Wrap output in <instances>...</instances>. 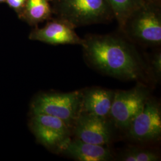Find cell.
I'll return each mask as SVG.
<instances>
[{
  "instance_id": "2e32d148",
  "label": "cell",
  "mask_w": 161,
  "mask_h": 161,
  "mask_svg": "<svg viewBox=\"0 0 161 161\" xmlns=\"http://www.w3.org/2000/svg\"><path fill=\"white\" fill-rule=\"evenodd\" d=\"M8 6L17 13L19 16L23 10L26 0H6Z\"/></svg>"
},
{
  "instance_id": "52a82bcc",
  "label": "cell",
  "mask_w": 161,
  "mask_h": 161,
  "mask_svg": "<svg viewBox=\"0 0 161 161\" xmlns=\"http://www.w3.org/2000/svg\"><path fill=\"white\" fill-rule=\"evenodd\" d=\"M128 136L135 142L158 140L161 135V109L159 103L153 98L147 99L143 109L128 128Z\"/></svg>"
},
{
  "instance_id": "9a60e30c",
  "label": "cell",
  "mask_w": 161,
  "mask_h": 161,
  "mask_svg": "<svg viewBox=\"0 0 161 161\" xmlns=\"http://www.w3.org/2000/svg\"><path fill=\"white\" fill-rule=\"evenodd\" d=\"M150 70L152 73L155 75L158 78H160L161 75V53L155 54L151 60Z\"/></svg>"
},
{
  "instance_id": "6da1fadb",
  "label": "cell",
  "mask_w": 161,
  "mask_h": 161,
  "mask_svg": "<svg viewBox=\"0 0 161 161\" xmlns=\"http://www.w3.org/2000/svg\"><path fill=\"white\" fill-rule=\"evenodd\" d=\"M84 39L86 64L109 76L124 80L148 81L152 71L134 45L115 34L88 35Z\"/></svg>"
},
{
  "instance_id": "277c9868",
  "label": "cell",
  "mask_w": 161,
  "mask_h": 161,
  "mask_svg": "<svg viewBox=\"0 0 161 161\" xmlns=\"http://www.w3.org/2000/svg\"><path fill=\"white\" fill-rule=\"evenodd\" d=\"M82 90L68 92L41 93L31 105L32 114L51 115L64 121L72 130L81 112Z\"/></svg>"
},
{
  "instance_id": "4fadbf2b",
  "label": "cell",
  "mask_w": 161,
  "mask_h": 161,
  "mask_svg": "<svg viewBox=\"0 0 161 161\" xmlns=\"http://www.w3.org/2000/svg\"><path fill=\"white\" fill-rule=\"evenodd\" d=\"M110 6L119 29L130 15L142 6L145 0H107Z\"/></svg>"
},
{
  "instance_id": "5b68a950",
  "label": "cell",
  "mask_w": 161,
  "mask_h": 161,
  "mask_svg": "<svg viewBox=\"0 0 161 161\" xmlns=\"http://www.w3.org/2000/svg\"><path fill=\"white\" fill-rule=\"evenodd\" d=\"M149 90L143 84L129 90L115 92L109 117L115 127L127 130L149 98Z\"/></svg>"
},
{
  "instance_id": "7c38bea8",
  "label": "cell",
  "mask_w": 161,
  "mask_h": 161,
  "mask_svg": "<svg viewBox=\"0 0 161 161\" xmlns=\"http://www.w3.org/2000/svg\"><path fill=\"white\" fill-rule=\"evenodd\" d=\"M52 15L50 0H26L18 17L31 26H37L38 24L52 19Z\"/></svg>"
},
{
  "instance_id": "8fae6325",
  "label": "cell",
  "mask_w": 161,
  "mask_h": 161,
  "mask_svg": "<svg viewBox=\"0 0 161 161\" xmlns=\"http://www.w3.org/2000/svg\"><path fill=\"white\" fill-rule=\"evenodd\" d=\"M58 153L80 161H108L113 159L110 150L104 146L88 143L76 138H70Z\"/></svg>"
},
{
  "instance_id": "8992f818",
  "label": "cell",
  "mask_w": 161,
  "mask_h": 161,
  "mask_svg": "<svg viewBox=\"0 0 161 161\" xmlns=\"http://www.w3.org/2000/svg\"><path fill=\"white\" fill-rule=\"evenodd\" d=\"M29 127L37 141L58 153L70 138L72 129L62 119L45 114H32Z\"/></svg>"
},
{
  "instance_id": "5bb4252c",
  "label": "cell",
  "mask_w": 161,
  "mask_h": 161,
  "mask_svg": "<svg viewBox=\"0 0 161 161\" xmlns=\"http://www.w3.org/2000/svg\"><path fill=\"white\" fill-rule=\"evenodd\" d=\"M159 159V156L155 152L136 147L127 150L120 158V160L124 161H156Z\"/></svg>"
},
{
  "instance_id": "30bf717a",
  "label": "cell",
  "mask_w": 161,
  "mask_h": 161,
  "mask_svg": "<svg viewBox=\"0 0 161 161\" xmlns=\"http://www.w3.org/2000/svg\"><path fill=\"white\" fill-rule=\"evenodd\" d=\"M115 92L99 87L82 90L81 112L107 119L109 117Z\"/></svg>"
},
{
  "instance_id": "ba28073f",
  "label": "cell",
  "mask_w": 161,
  "mask_h": 161,
  "mask_svg": "<svg viewBox=\"0 0 161 161\" xmlns=\"http://www.w3.org/2000/svg\"><path fill=\"white\" fill-rule=\"evenodd\" d=\"M69 23L58 18H52L42 28L35 26L30 34L31 40L38 41L51 45H80L84 39L75 31Z\"/></svg>"
},
{
  "instance_id": "ac0fdd59",
  "label": "cell",
  "mask_w": 161,
  "mask_h": 161,
  "mask_svg": "<svg viewBox=\"0 0 161 161\" xmlns=\"http://www.w3.org/2000/svg\"><path fill=\"white\" fill-rule=\"evenodd\" d=\"M6 0H0V3H5Z\"/></svg>"
},
{
  "instance_id": "3957f363",
  "label": "cell",
  "mask_w": 161,
  "mask_h": 161,
  "mask_svg": "<svg viewBox=\"0 0 161 161\" xmlns=\"http://www.w3.org/2000/svg\"><path fill=\"white\" fill-rule=\"evenodd\" d=\"M130 41L147 46L161 44V3L146 1L127 18L120 29Z\"/></svg>"
},
{
  "instance_id": "7a4b0ae2",
  "label": "cell",
  "mask_w": 161,
  "mask_h": 161,
  "mask_svg": "<svg viewBox=\"0 0 161 161\" xmlns=\"http://www.w3.org/2000/svg\"><path fill=\"white\" fill-rule=\"evenodd\" d=\"M53 14L75 28L115 19L107 0H50Z\"/></svg>"
},
{
  "instance_id": "e0dca14e",
  "label": "cell",
  "mask_w": 161,
  "mask_h": 161,
  "mask_svg": "<svg viewBox=\"0 0 161 161\" xmlns=\"http://www.w3.org/2000/svg\"><path fill=\"white\" fill-rule=\"evenodd\" d=\"M145 1L150 3H161V0H145Z\"/></svg>"
},
{
  "instance_id": "9c48e42d",
  "label": "cell",
  "mask_w": 161,
  "mask_h": 161,
  "mask_svg": "<svg viewBox=\"0 0 161 161\" xmlns=\"http://www.w3.org/2000/svg\"><path fill=\"white\" fill-rule=\"evenodd\" d=\"M72 130L76 138L90 144H108L112 137L106 119L84 112L76 119Z\"/></svg>"
}]
</instances>
